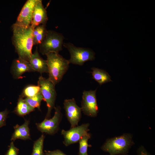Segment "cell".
<instances>
[{
    "label": "cell",
    "mask_w": 155,
    "mask_h": 155,
    "mask_svg": "<svg viewBox=\"0 0 155 155\" xmlns=\"http://www.w3.org/2000/svg\"><path fill=\"white\" fill-rule=\"evenodd\" d=\"M131 144V136L126 134L108 140L101 148L110 155H124L127 153Z\"/></svg>",
    "instance_id": "obj_3"
},
{
    "label": "cell",
    "mask_w": 155,
    "mask_h": 155,
    "mask_svg": "<svg viewBox=\"0 0 155 155\" xmlns=\"http://www.w3.org/2000/svg\"><path fill=\"white\" fill-rule=\"evenodd\" d=\"M12 41L18 57L28 62L32 54L34 45L33 31L31 25L25 27L14 23L12 26Z\"/></svg>",
    "instance_id": "obj_1"
},
{
    "label": "cell",
    "mask_w": 155,
    "mask_h": 155,
    "mask_svg": "<svg viewBox=\"0 0 155 155\" xmlns=\"http://www.w3.org/2000/svg\"><path fill=\"white\" fill-rule=\"evenodd\" d=\"M37 0H27L22 7L16 22L20 26L28 27L31 25L34 7Z\"/></svg>",
    "instance_id": "obj_11"
},
{
    "label": "cell",
    "mask_w": 155,
    "mask_h": 155,
    "mask_svg": "<svg viewBox=\"0 0 155 155\" xmlns=\"http://www.w3.org/2000/svg\"><path fill=\"white\" fill-rule=\"evenodd\" d=\"M40 92V88L38 85H29L25 88L21 96L24 98H30L36 95Z\"/></svg>",
    "instance_id": "obj_20"
},
{
    "label": "cell",
    "mask_w": 155,
    "mask_h": 155,
    "mask_svg": "<svg viewBox=\"0 0 155 155\" xmlns=\"http://www.w3.org/2000/svg\"><path fill=\"white\" fill-rule=\"evenodd\" d=\"M11 70L13 77L16 79L26 72L34 71L29 62L19 57L13 61Z\"/></svg>",
    "instance_id": "obj_13"
},
{
    "label": "cell",
    "mask_w": 155,
    "mask_h": 155,
    "mask_svg": "<svg viewBox=\"0 0 155 155\" xmlns=\"http://www.w3.org/2000/svg\"><path fill=\"white\" fill-rule=\"evenodd\" d=\"M19 151V149L14 146L13 142H12L11 143L5 155H18Z\"/></svg>",
    "instance_id": "obj_24"
},
{
    "label": "cell",
    "mask_w": 155,
    "mask_h": 155,
    "mask_svg": "<svg viewBox=\"0 0 155 155\" xmlns=\"http://www.w3.org/2000/svg\"><path fill=\"white\" fill-rule=\"evenodd\" d=\"M44 154L46 155H66L62 151L58 149L53 151L45 150Z\"/></svg>",
    "instance_id": "obj_25"
},
{
    "label": "cell",
    "mask_w": 155,
    "mask_h": 155,
    "mask_svg": "<svg viewBox=\"0 0 155 155\" xmlns=\"http://www.w3.org/2000/svg\"><path fill=\"white\" fill-rule=\"evenodd\" d=\"M91 69L92 78L100 85L111 81V76L105 70L95 67Z\"/></svg>",
    "instance_id": "obj_16"
},
{
    "label": "cell",
    "mask_w": 155,
    "mask_h": 155,
    "mask_svg": "<svg viewBox=\"0 0 155 155\" xmlns=\"http://www.w3.org/2000/svg\"><path fill=\"white\" fill-rule=\"evenodd\" d=\"M34 110V108L27 103L22 96L21 95L19 96L17 106L14 110L15 112L17 115L20 116H23Z\"/></svg>",
    "instance_id": "obj_18"
},
{
    "label": "cell",
    "mask_w": 155,
    "mask_h": 155,
    "mask_svg": "<svg viewBox=\"0 0 155 155\" xmlns=\"http://www.w3.org/2000/svg\"><path fill=\"white\" fill-rule=\"evenodd\" d=\"M29 62L34 71L38 72L41 74L48 73L46 61L40 56L37 47L32 53Z\"/></svg>",
    "instance_id": "obj_14"
},
{
    "label": "cell",
    "mask_w": 155,
    "mask_h": 155,
    "mask_svg": "<svg viewBox=\"0 0 155 155\" xmlns=\"http://www.w3.org/2000/svg\"><path fill=\"white\" fill-rule=\"evenodd\" d=\"M140 155H147V153L144 151H142Z\"/></svg>",
    "instance_id": "obj_26"
},
{
    "label": "cell",
    "mask_w": 155,
    "mask_h": 155,
    "mask_svg": "<svg viewBox=\"0 0 155 155\" xmlns=\"http://www.w3.org/2000/svg\"><path fill=\"white\" fill-rule=\"evenodd\" d=\"M63 46L70 53V63L83 65L85 62L95 59L94 52L89 48L77 47L70 42L63 43Z\"/></svg>",
    "instance_id": "obj_6"
},
{
    "label": "cell",
    "mask_w": 155,
    "mask_h": 155,
    "mask_svg": "<svg viewBox=\"0 0 155 155\" xmlns=\"http://www.w3.org/2000/svg\"><path fill=\"white\" fill-rule=\"evenodd\" d=\"M48 20L47 12L42 0H37L35 4L31 25L34 29L40 24H46Z\"/></svg>",
    "instance_id": "obj_12"
},
{
    "label": "cell",
    "mask_w": 155,
    "mask_h": 155,
    "mask_svg": "<svg viewBox=\"0 0 155 155\" xmlns=\"http://www.w3.org/2000/svg\"><path fill=\"white\" fill-rule=\"evenodd\" d=\"M54 115L50 119L45 118L41 122L36 123L38 129L42 133L53 135L57 133L59 129V124L61 120L62 114L59 106L55 107Z\"/></svg>",
    "instance_id": "obj_7"
},
{
    "label": "cell",
    "mask_w": 155,
    "mask_h": 155,
    "mask_svg": "<svg viewBox=\"0 0 155 155\" xmlns=\"http://www.w3.org/2000/svg\"><path fill=\"white\" fill-rule=\"evenodd\" d=\"M63 105L65 115L71 128L78 126L81 117V108L77 104L74 98L65 99Z\"/></svg>",
    "instance_id": "obj_10"
},
{
    "label": "cell",
    "mask_w": 155,
    "mask_h": 155,
    "mask_svg": "<svg viewBox=\"0 0 155 155\" xmlns=\"http://www.w3.org/2000/svg\"><path fill=\"white\" fill-rule=\"evenodd\" d=\"M89 124L87 123L71 128L67 131L62 129L61 134L64 137V144L67 146L78 142L83 136L88 133L89 130Z\"/></svg>",
    "instance_id": "obj_9"
},
{
    "label": "cell",
    "mask_w": 155,
    "mask_h": 155,
    "mask_svg": "<svg viewBox=\"0 0 155 155\" xmlns=\"http://www.w3.org/2000/svg\"><path fill=\"white\" fill-rule=\"evenodd\" d=\"M64 39L61 34L54 30H48L44 38L39 45L40 52L45 55L51 52L59 53L63 49Z\"/></svg>",
    "instance_id": "obj_5"
},
{
    "label": "cell",
    "mask_w": 155,
    "mask_h": 155,
    "mask_svg": "<svg viewBox=\"0 0 155 155\" xmlns=\"http://www.w3.org/2000/svg\"><path fill=\"white\" fill-rule=\"evenodd\" d=\"M9 113L7 109L0 112V128L6 125V121Z\"/></svg>",
    "instance_id": "obj_23"
},
{
    "label": "cell",
    "mask_w": 155,
    "mask_h": 155,
    "mask_svg": "<svg viewBox=\"0 0 155 155\" xmlns=\"http://www.w3.org/2000/svg\"><path fill=\"white\" fill-rule=\"evenodd\" d=\"M24 99L25 102L32 107L34 108H37L39 110H40L41 103L42 100H43L40 92L33 97L26 98Z\"/></svg>",
    "instance_id": "obj_22"
},
{
    "label": "cell",
    "mask_w": 155,
    "mask_h": 155,
    "mask_svg": "<svg viewBox=\"0 0 155 155\" xmlns=\"http://www.w3.org/2000/svg\"><path fill=\"white\" fill-rule=\"evenodd\" d=\"M45 136L42 134L34 143L31 155H44L43 144Z\"/></svg>",
    "instance_id": "obj_21"
},
{
    "label": "cell",
    "mask_w": 155,
    "mask_h": 155,
    "mask_svg": "<svg viewBox=\"0 0 155 155\" xmlns=\"http://www.w3.org/2000/svg\"><path fill=\"white\" fill-rule=\"evenodd\" d=\"M96 91L84 90L83 92L81 108L84 114L89 117H96L98 112Z\"/></svg>",
    "instance_id": "obj_8"
},
{
    "label": "cell",
    "mask_w": 155,
    "mask_h": 155,
    "mask_svg": "<svg viewBox=\"0 0 155 155\" xmlns=\"http://www.w3.org/2000/svg\"><path fill=\"white\" fill-rule=\"evenodd\" d=\"M43 100L46 102L48 110L45 118L49 119L51 117L52 110L54 108L57 96L55 85L48 78L40 76L38 81Z\"/></svg>",
    "instance_id": "obj_4"
},
{
    "label": "cell",
    "mask_w": 155,
    "mask_h": 155,
    "mask_svg": "<svg viewBox=\"0 0 155 155\" xmlns=\"http://www.w3.org/2000/svg\"><path fill=\"white\" fill-rule=\"evenodd\" d=\"M46 60L49 74L48 79L55 85L62 80L69 69V62L59 53L47 54Z\"/></svg>",
    "instance_id": "obj_2"
},
{
    "label": "cell",
    "mask_w": 155,
    "mask_h": 155,
    "mask_svg": "<svg viewBox=\"0 0 155 155\" xmlns=\"http://www.w3.org/2000/svg\"><path fill=\"white\" fill-rule=\"evenodd\" d=\"M48 30L46 27V24H40L33 29V39L34 45H39L44 38Z\"/></svg>",
    "instance_id": "obj_17"
},
{
    "label": "cell",
    "mask_w": 155,
    "mask_h": 155,
    "mask_svg": "<svg viewBox=\"0 0 155 155\" xmlns=\"http://www.w3.org/2000/svg\"><path fill=\"white\" fill-rule=\"evenodd\" d=\"M29 123V120H25L22 125H17L14 126V131L11 136V140L14 141L17 139L24 140H30Z\"/></svg>",
    "instance_id": "obj_15"
},
{
    "label": "cell",
    "mask_w": 155,
    "mask_h": 155,
    "mask_svg": "<svg viewBox=\"0 0 155 155\" xmlns=\"http://www.w3.org/2000/svg\"><path fill=\"white\" fill-rule=\"evenodd\" d=\"M91 137V135L88 133L80 140L79 142V155H88V148L91 146L88 143V140Z\"/></svg>",
    "instance_id": "obj_19"
}]
</instances>
